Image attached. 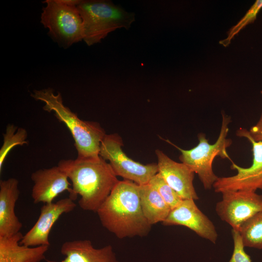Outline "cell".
<instances>
[{
  "label": "cell",
  "mask_w": 262,
  "mask_h": 262,
  "mask_svg": "<svg viewBox=\"0 0 262 262\" xmlns=\"http://www.w3.org/2000/svg\"><path fill=\"white\" fill-rule=\"evenodd\" d=\"M230 118L222 114V121L220 133L216 142L211 144L206 138V134L200 133L197 135L198 144L190 149H183L167 141L176 147L180 152L179 159L186 164L199 179L206 190H210L218 179L213 169V164L214 158L219 156L222 159H229V156L227 148L232 144V140L227 138L229 132V125Z\"/></svg>",
  "instance_id": "5b68a950"
},
{
  "label": "cell",
  "mask_w": 262,
  "mask_h": 262,
  "mask_svg": "<svg viewBox=\"0 0 262 262\" xmlns=\"http://www.w3.org/2000/svg\"><path fill=\"white\" fill-rule=\"evenodd\" d=\"M77 7L82 20L83 40L88 46L100 42L116 29H129L135 21L134 13L110 0H81Z\"/></svg>",
  "instance_id": "277c9868"
},
{
  "label": "cell",
  "mask_w": 262,
  "mask_h": 262,
  "mask_svg": "<svg viewBox=\"0 0 262 262\" xmlns=\"http://www.w3.org/2000/svg\"><path fill=\"white\" fill-rule=\"evenodd\" d=\"M76 207L74 200L69 197L60 199L56 202L44 204L40 209L37 220L23 236L20 244L31 247L49 246V235L55 223L63 214L72 212Z\"/></svg>",
  "instance_id": "30bf717a"
},
{
  "label": "cell",
  "mask_w": 262,
  "mask_h": 262,
  "mask_svg": "<svg viewBox=\"0 0 262 262\" xmlns=\"http://www.w3.org/2000/svg\"><path fill=\"white\" fill-rule=\"evenodd\" d=\"M162 223L165 226L186 227L214 244L217 239L218 234L214 224L200 210L193 199H183L178 206L171 210Z\"/></svg>",
  "instance_id": "8fae6325"
},
{
  "label": "cell",
  "mask_w": 262,
  "mask_h": 262,
  "mask_svg": "<svg viewBox=\"0 0 262 262\" xmlns=\"http://www.w3.org/2000/svg\"><path fill=\"white\" fill-rule=\"evenodd\" d=\"M58 165L71 181L69 197L80 199L78 204L84 211L97 213L119 181L109 163L98 159L62 160Z\"/></svg>",
  "instance_id": "7a4b0ae2"
},
{
  "label": "cell",
  "mask_w": 262,
  "mask_h": 262,
  "mask_svg": "<svg viewBox=\"0 0 262 262\" xmlns=\"http://www.w3.org/2000/svg\"><path fill=\"white\" fill-rule=\"evenodd\" d=\"M158 173L183 199H198L193 184L195 173L186 164L177 162L160 149L155 150Z\"/></svg>",
  "instance_id": "7c38bea8"
},
{
  "label": "cell",
  "mask_w": 262,
  "mask_h": 262,
  "mask_svg": "<svg viewBox=\"0 0 262 262\" xmlns=\"http://www.w3.org/2000/svg\"><path fill=\"white\" fill-rule=\"evenodd\" d=\"M222 194V198L216 203L215 211L232 229L238 231L244 222L262 210V195L256 192L230 191Z\"/></svg>",
  "instance_id": "9c48e42d"
},
{
  "label": "cell",
  "mask_w": 262,
  "mask_h": 262,
  "mask_svg": "<svg viewBox=\"0 0 262 262\" xmlns=\"http://www.w3.org/2000/svg\"><path fill=\"white\" fill-rule=\"evenodd\" d=\"M31 96L43 102V109L53 112L56 118L64 123L70 131L77 150V159H98L101 142L106 134L99 123L84 121L66 106L60 93L55 94L51 88L34 90Z\"/></svg>",
  "instance_id": "3957f363"
},
{
  "label": "cell",
  "mask_w": 262,
  "mask_h": 262,
  "mask_svg": "<svg viewBox=\"0 0 262 262\" xmlns=\"http://www.w3.org/2000/svg\"><path fill=\"white\" fill-rule=\"evenodd\" d=\"M3 135V143L0 149V171L1 172L3 163L11 150L16 146H23L27 144V132L23 128L9 124Z\"/></svg>",
  "instance_id": "d6986e66"
},
{
  "label": "cell",
  "mask_w": 262,
  "mask_h": 262,
  "mask_svg": "<svg viewBox=\"0 0 262 262\" xmlns=\"http://www.w3.org/2000/svg\"><path fill=\"white\" fill-rule=\"evenodd\" d=\"M148 183L156 190L171 209L178 206L183 199L164 180L159 173L151 178Z\"/></svg>",
  "instance_id": "ffe728a7"
},
{
  "label": "cell",
  "mask_w": 262,
  "mask_h": 262,
  "mask_svg": "<svg viewBox=\"0 0 262 262\" xmlns=\"http://www.w3.org/2000/svg\"><path fill=\"white\" fill-rule=\"evenodd\" d=\"M61 253L65 258L60 261L47 262H119L111 245L94 247L91 241L80 239L68 241L61 246Z\"/></svg>",
  "instance_id": "9a60e30c"
},
{
  "label": "cell",
  "mask_w": 262,
  "mask_h": 262,
  "mask_svg": "<svg viewBox=\"0 0 262 262\" xmlns=\"http://www.w3.org/2000/svg\"><path fill=\"white\" fill-rule=\"evenodd\" d=\"M121 137L116 133L106 134L101 142L99 156L109 163L117 176L141 185L148 183L158 173L157 164H143L132 160L123 152Z\"/></svg>",
  "instance_id": "52a82bcc"
},
{
  "label": "cell",
  "mask_w": 262,
  "mask_h": 262,
  "mask_svg": "<svg viewBox=\"0 0 262 262\" xmlns=\"http://www.w3.org/2000/svg\"><path fill=\"white\" fill-rule=\"evenodd\" d=\"M42 8L41 23L49 29L52 38L65 48L83 39L82 17L77 6L60 0H46Z\"/></svg>",
  "instance_id": "8992f818"
},
{
  "label": "cell",
  "mask_w": 262,
  "mask_h": 262,
  "mask_svg": "<svg viewBox=\"0 0 262 262\" xmlns=\"http://www.w3.org/2000/svg\"><path fill=\"white\" fill-rule=\"evenodd\" d=\"M238 231L245 247L262 249V210L244 222Z\"/></svg>",
  "instance_id": "ac0fdd59"
},
{
  "label": "cell",
  "mask_w": 262,
  "mask_h": 262,
  "mask_svg": "<svg viewBox=\"0 0 262 262\" xmlns=\"http://www.w3.org/2000/svg\"><path fill=\"white\" fill-rule=\"evenodd\" d=\"M139 194L142 211L149 223L152 226L164 221L171 209L156 190L149 183L139 185Z\"/></svg>",
  "instance_id": "e0dca14e"
},
{
  "label": "cell",
  "mask_w": 262,
  "mask_h": 262,
  "mask_svg": "<svg viewBox=\"0 0 262 262\" xmlns=\"http://www.w3.org/2000/svg\"><path fill=\"white\" fill-rule=\"evenodd\" d=\"M31 178L33 182L31 196L35 204L51 203L62 193L72 192L66 174L58 165L36 170Z\"/></svg>",
  "instance_id": "4fadbf2b"
},
{
  "label": "cell",
  "mask_w": 262,
  "mask_h": 262,
  "mask_svg": "<svg viewBox=\"0 0 262 262\" xmlns=\"http://www.w3.org/2000/svg\"><path fill=\"white\" fill-rule=\"evenodd\" d=\"M262 8V0H257L251 6L243 18L229 31L226 38L219 43L224 47L228 46L233 37L247 25L253 23Z\"/></svg>",
  "instance_id": "44dd1931"
},
{
  "label": "cell",
  "mask_w": 262,
  "mask_h": 262,
  "mask_svg": "<svg viewBox=\"0 0 262 262\" xmlns=\"http://www.w3.org/2000/svg\"><path fill=\"white\" fill-rule=\"evenodd\" d=\"M233 250L228 262H252L249 255L245 250V246L239 231L232 229Z\"/></svg>",
  "instance_id": "7402d4cb"
},
{
  "label": "cell",
  "mask_w": 262,
  "mask_h": 262,
  "mask_svg": "<svg viewBox=\"0 0 262 262\" xmlns=\"http://www.w3.org/2000/svg\"><path fill=\"white\" fill-rule=\"evenodd\" d=\"M237 136L247 139L251 143L253 153L252 164L248 167H241L232 161L231 168L237 173L232 176L218 177L213 185L215 192L245 190L256 192L262 190V142L253 140L246 129L240 128Z\"/></svg>",
  "instance_id": "ba28073f"
},
{
  "label": "cell",
  "mask_w": 262,
  "mask_h": 262,
  "mask_svg": "<svg viewBox=\"0 0 262 262\" xmlns=\"http://www.w3.org/2000/svg\"><path fill=\"white\" fill-rule=\"evenodd\" d=\"M97 213L102 226L116 237L146 236L151 225L140 204L139 185L119 180Z\"/></svg>",
  "instance_id": "6da1fadb"
},
{
  "label": "cell",
  "mask_w": 262,
  "mask_h": 262,
  "mask_svg": "<svg viewBox=\"0 0 262 262\" xmlns=\"http://www.w3.org/2000/svg\"><path fill=\"white\" fill-rule=\"evenodd\" d=\"M262 97V91L261 92ZM248 131L251 138L256 141L262 142V111L256 124L252 126Z\"/></svg>",
  "instance_id": "603a6c76"
},
{
  "label": "cell",
  "mask_w": 262,
  "mask_h": 262,
  "mask_svg": "<svg viewBox=\"0 0 262 262\" xmlns=\"http://www.w3.org/2000/svg\"><path fill=\"white\" fill-rule=\"evenodd\" d=\"M18 184L14 178L0 181V237L15 235L22 227L15 211L20 194Z\"/></svg>",
  "instance_id": "5bb4252c"
},
{
  "label": "cell",
  "mask_w": 262,
  "mask_h": 262,
  "mask_svg": "<svg viewBox=\"0 0 262 262\" xmlns=\"http://www.w3.org/2000/svg\"><path fill=\"white\" fill-rule=\"evenodd\" d=\"M23 235L19 232L0 237V262H40L45 259L49 246L31 247L20 244Z\"/></svg>",
  "instance_id": "2e32d148"
}]
</instances>
